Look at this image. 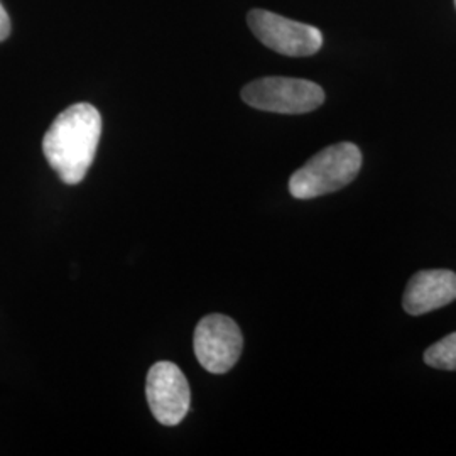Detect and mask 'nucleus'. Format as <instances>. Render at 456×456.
<instances>
[{"label":"nucleus","instance_id":"nucleus-2","mask_svg":"<svg viewBox=\"0 0 456 456\" xmlns=\"http://www.w3.org/2000/svg\"><path fill=\"white\" fill-rule=\"evenodd\" d=\"M362 152L352 142H340L316 152L289 180V191L297 200H313L335 193L357 178Z\"/></svg>","mask_w":456,"mask_h":456},{"label":"nucleus","instance_id":"nucleus-3","mask_svg":"<svg viewBox=\"0 0 456 456\" xmlns=\"http://www.w3.org/2000/svg\"><path fill=\"white\" fill-rule=\"evenodd\" d=\"M242 100L247 105L264 112L299 115L322 107L325 92L320 85L308 80L267 77L245 85Z\"/></svg>","mask_w":456,"mask_h":456},{"label":"nucleus","instance_id":"nucleus-1","mask_svg":"<svg viewBox=\"0 0 456 456\" xmlns=\"http://www.w3.org/2000/svg\"><path fill=\"white\" fill-rule=\"evenodd\" d=\"M100 137V112L90 103H75L51 124L43 139V152L60 180L78 184L94 164Z\"/></svg>","mask_w":456,"mask_h":456},{"label":"nucleus","instance_id":"nucleus-4","mask_svg":"<svg viewBox=\"0 0 456 456\" xmlns=\"http://www.w3.org/2000/svg\"><path fill=\"white\" fill-rule=\"evenodd\" d=\"M247 22L264 46L284 56H311L323 46V34L318 28L264 9L250 11Z\"/></svg>","mask_w":456,"mask_h":456},{"label":"nucleus","instance_id":"nucleus-5","mask_svg":"<svg viewBox=\"0 0 456 456\" xmlns=\"http://www.w3.org/2000/svg\"><path fill=\"white\" fill-rule=\"evenodd\" d=\"M193 348L198 362L210 374H227L240 359L244 337L225 314H208L196 325Z\"/></svg>","mask_w":456,"mask_h":456},{"label":"nucleus","instance_id":"nucleus-10","mask_svg":"<svg viewBox=\"0 0 456 456\" xmlns=\"http://www.w3.org/2000/svg\"><path fill=\"white\" fill-rule=\"evenodd\" d=\"M455 4H456V0H455Z\"/></svg>","mask_w":456,"mask_h":456},{"label":"nucleus","instance_id":"nucleus-9","mask_svg":"<svg viewBox=\"0 0 456 456\" xmlns=\"http://www.w3.org/2000/svg\"><path fill=\"white\" fill-rule=\"evenodd\" d=\"M9 34H11V19H9L7 11L4 9V5L0 4V43L5 41L9 37Z\"/></svg>","mask_w":456,"mask_h":456},{"label":"nucleus","instance_id":"nucleus-7","mask_svg":"<svg viewBox=\"0 0 456 456\" xmlns=\"http://www.w3.org/2000/svg\"><path fill=\"white\" fill-rule=\"evenodd\" d=\"M456 301V274L446 269L419 271L411 277L404 293V310L421 316Z\"/></svg>","mask_w":456,"mask_h":456},{"label":"nucleus","instance_id":"nucleus-8","mask_svg":"<svg viewBox=\"0 0 456 456\" xmlns=\"http://www.w3.org/2000/svg\"><path fill=\"white\" fill-rule=\"evenodd\" d=\"M424 362L440 370H456V331L431 345L424 352Z\"/></svg>","mask_w":456,"mask_h":456},{"label":"nucleus","instance_id":"nucleus-6","mask_svg":"<svg viewBox=\"0 0 456 456\" xmlns=\"http://www.w3.org/2000/svg\"><path fill=\"white\" fill-rule=\"evenodd\" d=\"M146 395L152 416L163 426L180 424L191 404L190 384L173 362H158L149 369Z\"/></svg>","mask_w":456,"mask_h":456}]
</instances>
